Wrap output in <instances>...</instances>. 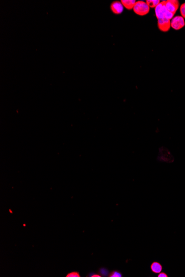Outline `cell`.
Segmentation results:
<instances>
[{
    "label": "cell",
    "instance_id": "cell-1",
    "mask_svg": "<svg viewBox=\"0 0 185 277\" xmlns=\"http://www.w3.org/2000/svg\"><path fill=\"white\" fill-rule=\"evenodd\" d=\"M133 10L136 14L142 16L148 13L150 11V7L146 2L139 1L135 3Z\"/></svg>",
    "mask_w": 185,
    "mask_h": 277
},
{
    "label": "cell",
    "instance_id": "cell-2",
    "mask_svg": "<svg viewBox=\"0 0 185 277\" xmlns=\"http://www.w3.org/2000/svg\"><path fill=\"white\" fill-rule=\"evenodd\" d=\"M167 12L168 10L165 7V1L160 2V3L155 8V14L157 20L165 18Z\"/></svg>",
    "mask_w": 185,
    "mask_h": 277
},
{
    "label": "cell",
    "instance_id": "cell-3",
    "mask_svg": "<svg viewBox=\"0 0 185 277\" xmlns=\"http://www.w3.org/2000/svg\"><path fill=\"white\" fill-rule=\"evenodd\" d=\"M185 26V20L181 16H176L171 20V27L175 30H179Z\"/></svg>",
    "mask_w": 185,
    "mask_h": 277
},
{
    "label": "cell",
    "instance_id": "cell-4",
    "mask_svg": "<svg viewBox=\"0 0 185 277\" xmlns=\"http://www.w3.org/2000/svg\"><path fill=\"white\" fill-rule=\"evenodd\" d=\"M179 1L177 0L165 1V7L166 9L174 15L176 13L179 7Z\"/></svg>",
    "mask_w": 185,
    "mask_h": 277
},
{
    "label": "cell",
    "instance_id": "cell-5",
    "mask_svg": "<svg viewBox=\"0 0 185 277\" xmlns=\"http://www.w3.org/2000/svg\"><path fill=\"white\" fill-rule=\"evenodd\" d=\"M157 26L161 31L167 32L171 28V20L166 18L157 20Z\"/></svg>",
    "mask_w": 185,
    "mask_h": 277
},
{
    "label": "cell",
    "instance_id": "cell-6",
    "mask_svg": "<svg viewBox=\"0 0 185 277\" xmlns=\"http://www.w3.org/2000/svg\"><path fill=\"white\" fill-rule=\"evenodd\" d=\"M124 7L122 5L121 1H115L113 2L110 5L111 11L115 14H121L124 11Z\"/></svg>",
    "mask_w": 185,
    "mask_h": 277
},
{
    "label": "cell",
    "instance_id": "cell-7",
    "mask_svg": "<svg viewBox=\"0 0 185 277\" xmlns=\"http://www.w3.org/2000/svg\"><path fill=\"white\" fill-rule=\"evenodd\" d=\"M151 271L154 274H159L162 271V266L158 262H153L150 266Z\"/></svg>",
    "mask_w": 185,
    "mask_h": 277
},
{
    "label": "cell",
    "instance_id": "cell-8",
    "mask_svg": "<svg viewBox=\"0 0 185 277\" xmlns=\"http://www.w3.org/2000/svg\"><path fill=\"white\" fill-rule=\"evenodd\" d=\"M121 2L122 3L123 6L125 7L126 9H128L129 10H131L134 8L137 1L135 0H122L121 1Z\"/></svg>",
    "mask_w": 185,
    "mask_h": 277
},
{
    "label": "cell",
    "instance_id": "cell-9",
    "mask_svg": "<svg viewBox=\"0 0 185 277\" xmlns=\"http://www.w3.org/2000/svg\"><path fill=\"white\" fill-rule=\"evenodd\" d=\"M146 2L150 8H156V6L160 3L159 0H147Z\"/></svg>",
    "mask_w": 185,
    "mask_h": 277
},
{
    "label": "cell",
    "instance_id": "cell-10",
    "mask_svg": "<svg viewBox=\"0 0 185 277\" xmlns=\"http://www.w3.org/2000/svg\"><path fill=\"white\" fill-rule=\"evenodd\" d=\"M108 275L109 277H121L122 274L120 271H113L110 272Z\"/></svg>",
    "mask_w": 185,
    "mask_h": 277
},
{
    "label": "cell",
    "instance_id": "cell-11",
    "mask_svg": "<svg viewBox=\"0 0 185 277\" xmlns=\"http://www.w3.org/2000/svg\"><path fill=\"white\" fill-rule=\"evenodd\" d=\"M66 277H80V275L79 272L73 271L67 274Z\"/></svg>",
    "mask_w": 185,
    "mask_h": 277
},
{
    "label": "cell",
    "instance_id": "cell-12",
    "mask_svg": "<svg viewBox=\"0 0 185 277\" xmlns=\"http://www.w3.org/2000/svg\"><path fill=\"white\" fill-rule=\"evenodd\" d=\"M179 10L181 14L182 15V17L183 18H185V3H183L181 5V6H180Z\"/></svg>",
    "mask_w": 185,
    "mask_h": 277
},
{
    "label": "cell",
    "instance_id": "cell-13",
    "mask_svg": "<svg viewBox=\"0 0 185 277\" xmlns=\"http://www.w3.org/2000/svg\"><path fill=\"white\" fill-rule=\"evenodd\" d=\"M100 273V275L102 276H106V275H107L108 274V271H107V269H106V268H101L99 270Z\"/></svg>",
    "mask_w": 185,
    "mask_h": 277
},
{
    "label": "cell",
    "instance_id": "cell-14",
    "mask_svg": "<svg viewBox=\"0 0 185 277\" xmlns=\"http://www.w3.org/2000/svg\"><path fill=\"white\" fill-rule=\"evenodd\" d=\"M157 277H168V275L166 274V273L165 272H160V273H159L158 274V275H157Z\"/></svg>",
    "mask_w": 185,
    "mask_h": 277
},
{
    "label": "cell",
    "instance_id": "cell-15",
    "mask_svg": "<svg viewBox=\"0 0 185 277\" xmlns=\"http://www.w3.org/2000/svg\"><path fill=\"white\" fill-rule=\"evenodd\" d=\"M89 277H102V276L100 274H97V273H91L89 275Z\"/></svg>",
    "mask_w": 185,
    "mask_h": 277
}]
</instances>
